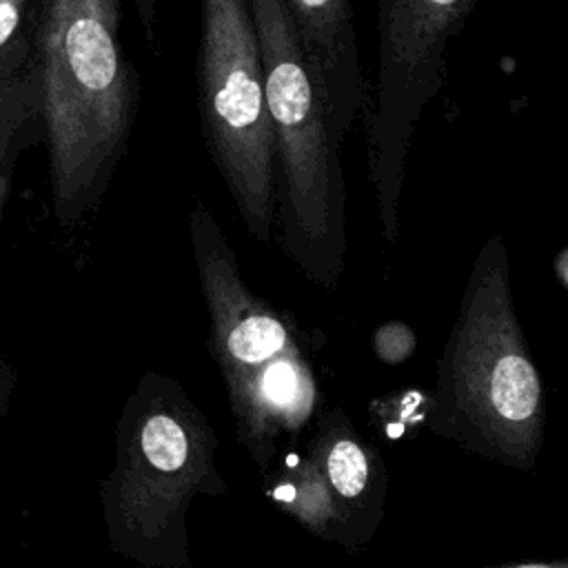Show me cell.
I'll list each match as a JSON object with an SVG mask.
<instances>
[{
  "label": "cell",
  "instance_id": "cell-1",
  "mask_svg": "<svg viewBox=\"0 0 568 568\" xmlns=\"http://www.w3.org/2000/svg\"><path fill=\"white\" fill-rule=\"evenodd\" d=\"M53 213L78 224L126 151L138 82L120 42V0H31Z\"/></svg>",
  "mask_w": 568,
  "mask_h": 568
},
{
  "label": "cell",
  "instance_id": "cell-2",
  "mask_svg": "<svg viewBox=\"0 0 568 568\" xmlns=\"http://www.w3.org/2000/svg\"><path fill=\"white\" fill-rule=\"evenodd\" d=\"M248 4L262 55L286 235L304 248L335 246L344 213L342 144L331 129L284 0H248Z\"/></svg>",
  "mask_w": 568,
  "mask_h": 568
},
{
  "label": "cell",
  "instance_id": "cell-3",
  "mask_svg": "<svg viewBox=\"0 0 568 568\" xmlns=\"http://www.w3.org/2000/svg\"><path fill=\"white\" fill-rule=\"evenodd\" d=\"M195 82L209 155L251 231L266 237L275 197V153L248 0L200 2Z\"/></svg>",
  "mask_w": 568,
  "mask_h": 568
},
{
  "label": "cell",
  "instance_id": "cell-4",
  "mask_svg": "<svg viewBox=\"0 0 568 568\" xmlns=\"http://www.w3.org/2000/svg\"><path fill=\"white\" fill-rule=\"evenodd\" d=\"M477 0H377V78L366 115L368 175L388 235L397 226L417 124L446 78L450 42Z\"/></svg>",
  "mask_w": 568,
  "mask_h": 568
},
{
  "label": "cell",
  "instance_id": "cell-5",
  "mask_svg": "<svg viewBox=\"0 0 568 568\" xmlns=\"http://www.w3.org/2000/svg\"><path fill=\"white\" fill-rule=\"evenodd\" d=\"M284 7L342 144L366 102L351 0H284Z\"/></svg>",
  "mask_w": 568,
  "mask_h": 568
},
{
  "label": "cell",
  "instance_id": "cell-6",
  "mask_svg": "<svg viewBox=\"0 0 568 568\" xmlns=\"http://www.w3.org/2000/svg\"><path fill=\"white\" fill-rule=\"evenodd\" d=\"M42 135L40 87L33 58L18 71L0 78V222L11 193L18 153Z\"/></svg>",
  "mask_w": 568,
  "mask_h": 568
},
{
  "label": "cell",
  "instance_id": "cell-7",
  "mask_svg": "<svg viewBox=\"0 0 568 568\" xmlns=\"http://www.w3.org/2000/svg\"><path fill=\"white\" fill-rule=\"evenodd\" d=\"M488 397L495 413L510 422L535 415L539 404V377L532 364L519 353H506L493 368Z\"/></svg>",
  "mask_w": 568,
  "mask_h": 568
},
{
  "label": "cell",
  "instance_id": "cell-8",
  "mask_svg": "<svg viewBox=\"0 0 568 568\" xmlns=\"http://www.w3.org/2000/svg\"><path fill=\"white\" fill-rule=\"evenodd\" d=\"M31 60V0H0V78Z\"/></svg>",
  "mask_w": 568,
  "mask_h": 568
},
{
  "label": "cell",
  "instance_id": "cell-9",
  "mask_svg": "<svg viewBox=\"0 0 568 568\" xmlns=\"http://www.w3.org/2000/svg\"><path fill=\"white\" fill-rule=\"evenodd\" d=\"M286 342L284 326L266 315H253L235 326L229 335V351L240 362H262L277 353Z\"/></svg>",
  "mask_w": 568,
  "mask_h": 568
},
{
  "label": "cell",
  "instance_id": "cell-10",
  "mask_svg": "<svg viewBox=\"0 0 568 568\" xmlns=\"http://www.w3.org/2000/svg\"><path fill=\"white\" fill-rule=\"evenodd\" d=\"M140 448L149 464L160 470H178L186 459V435L166 415L146 419L140 430Z\"/></svg>",
  "mask_w": 568,
  "mask_h": 568
},
{
  "label": "cell",
  "instance_id": "cell-11",
  "mask_svg": "<svg viewBox=\"0 0 568 568\" xmlns=\"http://www.w3.org/2000/svg\"><path fill=\"white\" fill-rule=\"evenodd\" d=\"M366 459L355 442L342 439L328 453V477L337 493L355 497L366 484Z\"/></svg>",
  "mask_w": 568,
  "mask_h": 568
},
{
  "label": "cell",
  "instance_id": "cell-12",
  "mask_svg": "<svg viewBox=\"0 0 568 568\" xmlns=\"http://www.w3.org/2000/svg\"><path fill=\"white\" fill-rule=\"evenodd\" d=\"M262 390L264 395L277 404V406H286L293 404L297 393H300V375L293 368V364L288 362H277L273 364L266 373H264V382H262Z\"/></svg>",
  "mask_w": 568,
  "mask_h": 568
},
{
  "label": "cell",
  "instance_id": "cell-13",
  "mask_svg": "<svg viewBox=\"0 0 568 568\" xmlns=\"http://www.w3.org/2000/svg\"><path fill=\"white\" fill-rule=\"evenodd\" d=\"M16 384H18L16 366L11 362H7L4 357H0V422L9 415Z\"/></svg>",
  "mask_w": 568,
  "mask_h": 568
},
{
  "label": "cell",
  "instance_id": "cell-14",
  "mask_svg": "<svg viewBox=\"0 0 568 568\" xmlns=\"http://www.w3.org/2000/svg\"><path fill=\"white\" fill-rule=\"evenodd\" d=\"M133 4H135V11H138V18H140L146 40L153 42L155 40V20H158V11H155L158 0H133Z\"/></svg>",
  "mask_w": 568,
  "mask_h": 568
},
{
  "label": "cell",
  "instance_id": "cell-15",
  "mask_svg": "<svg viewBox=\"0 0 568 568\" xmlns=\"http://www.w3.org/2000/svg\"><path fill=\"white\" fill-rule=\"evenodd\" d=\"M519 568H548V566H539V564H530V566H519Z\"/></svg>",
  "mask_w": 568,
  "mask_h": 568
},
{
  "label": "cell",
  "instance_id": "cell-16",
  "mask_svg": "<svg viewBox=\"0 0 568 568\" xmlns=\"http://www.w3.org/2000/svg\"><path fill=\"white\" fill-rule=\"evenodd\" d=\"M0 226H2V222H0Z\"/></svg>",
  "mask_w": 568,
  "mask_h": 568
}]
</instances>
